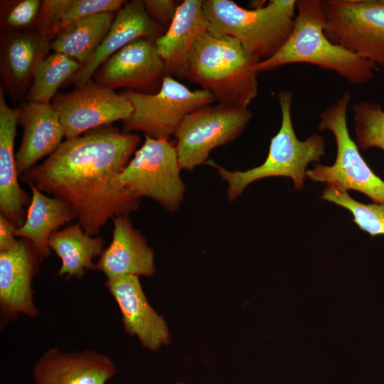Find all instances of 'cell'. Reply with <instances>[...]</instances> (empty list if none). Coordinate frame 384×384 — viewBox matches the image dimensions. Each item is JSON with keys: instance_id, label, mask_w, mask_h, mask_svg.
<instances>
[{"instance_id": "4", "label": "cell", "mask_w": 384, "mask_h": 384, "mask_svg": "<svg viewBox=\"0 0 384 384\" xmlns=\"http://www.w3.org/2000/svg\"><path fill=\"white\" fill-rule=\"evenodd\" d=\"M297 0H271L257 9H245L232 0H203L208 31L238 39L260 60L272 56L292 31Z\"/></svg>"}, {"instance_id": "28", "label": "cell", "mask_w": 384, "mask_h": 384, "mask_svg": "<svg viewBox=\"0 0 384 384\" xmlns=\"http://www.w3.org/2000/svg\"><path fill=\"white\" fill-rule=\"evenodd\" d=\"M123 0H69L52 33V41L64 28L85 17L105 12L117 13Z\"/></svg>"}, {"instance_id": "27", "label": "cell", "mask_w": 384, "mask_h": 384, "mask_svg": "<svg viewBox=\"0 0 384 384\" xmlns=\"http://www.w3.org/2000/svg\"><path fill=\"white\" fill-rule=\"evenodd\" d=\"M357 146L362 150L378 147L384 151V110L377 102L361 101L353 106Z\"/></svg>"}, {"instance_id": "8", "label": "cell", "mask_w": 384, "mask_h": 384, "mask_svg": "<svg viewBox=\"0 0 384 384\" xmlns=\"http://www.w3.org/2000/svg\"><path fill=\"white\" fill-rule=\"evenodd\" d=\"M181 170L176 147L169 139L145 136L143 144L118 180L138 197H149L166 210L175 212L186 192Z\"/></svg>"}, {"instance_id": "2", "label": "cell", "mask_w": 384, "mask_h": 384, "mask_svg": "<svg viewBox=\"0 0 384 384\" xmlns=\"http://www.w3.org/2000/svg\"><path fill=\"white\" fill-rule=\"evenodd\" d=\"M292 31L282 46L256 65L259 73L292 63H309L336 72L350 83L374 76L376 64L331 41L324 33V1L297 0Z\"/></svg>"}, {"instance_id": "23", "label": "cell", "mask_w": 384, "mask_h": 384, "mask_svg": "<svg viewBox=\"0 0 384 384\" xmlns=\"http://www.w3.org/2000/svg\"><path fill=\"white\" fill-rule=\"evenodd\" d=\"M48 245L62 260L58 275L66 279H80L87 270H95L92 260L104 250L102 237L87 234L79 223L54 232Z\"/></svg>"}, {"instance_id": "31", "label": "cell", "mask_w": 384, "mask_h": 384, "mask_svg": "<svg viewBox=\"0 0 384 384\" xmlns=\"http://www.w3.org/2000/svg\"><path fill=\"white\" fill-rule=\"evenodd\" d=\"M143 1L149 16L166 29L171 23L180 4L174 0H144Z\"/></svg>"}, {"instance_id": "29", "label": "cell", "mask_w": 384, "mask_h": 384, "mask_svg": "<svg viewBox=\"0 0 384 384\" xmlns=\"http://www.w3.org/2000/svg\"><path fill=\"white\" fill-rule=\"evenodd\" d=\"M42 1H8L1 7V25L4 31L34 30Z\"/></svg>"}, {"instance_id": "7", "label": "cell", "mask_w": 384, "mask_h": 384, "mask_svg": "<svg viewBox=\"0 0 384 384\" xmlns=\"http://www.w3.org/2000/svg\"><path fill=\"white\" fill-rule=\"evenodd\" d=\"M120 94L133 107L132 114L122 121L123 132H142L155 139H169L188 114L215 101L210 92L192 90L170 75L164 78L156 93L125 89Z\"/></svg>"}, {"instance_id": "6", "label": "cell", "mask_w": 384, "mask_h": 384, "mask_svg": "<svg viewBox=\"0 0 384 384\" xmlns=\"http://www.w3.org/2000/svg\"><path fill=\"white\" fill-rule=\"evenodd\" d=\"M351 96L350 92H345L321 112L318 129L333 134L336 156L332 165L316 164L307 170L306 177L314 182L326 183L341 192H361L373 203H384V181L368 166L349 134L347 112Z\"/></svg>"}, {"instance_id": "11", "label": "cell", "mask_w": 384, "mask_h": 384, "mask_svg": "<svg viewBox=\"0 0 384 384\" xmlns=\"http://www.w3.org/2000/svg\"><path fill=\"white\" fill-rule=\"evenodd\" d=\"M52 105L64 130L65 139L127 119L133 112L120 93L90 80L69 92L57 93Z\"/></svg>"}, {"instance_id": "25", "label": "cell", "mask_w": 384, "mask_h": 384, "mask_svg": "<svg viewBox=\"0 0 384 384\" xmlns=\"http://www.w3.org/2000/svg\"><path fill=\"white\" fill-rule=\"evenodd\" d=\"M82 68L75 60L53 53L39 63L26 96V101L50 103L58 89L66 83Z\"/></svg>"}, {"instance_id": "14", "label": "cell", "mask_w": 384, "mask_h": 384, "mask_svg": "<svg viewBox=\"0 0 384 384\" xmlns=\"http://www.w3.org/2000/svg\"><path fill=\"white\" fill-rule=\"evenodd\" d=\"M105 285L119 306L127 334L137 336L144 348L153 351L169 343L168 326L149 304L139 276L107 279Z\"/></svg>"}, {"instance_id": "3", "label": "cell", "mask_w": 384, "mask_h": 384, "mask_svg": "<svg viewBox=\"0 0 384 384\" xmlns=\"http://www.w3.org/2000/svg\"><path fill=\"white\" fill-rule=\"evenodd\" d=\"M260 61L238 39L208 31L191 48L186 78L219 104L247 108L258 92Z\"/></svg>"}, {"instance_id": "10", "label": "cell", "mask_w": 384, "mask_h": 384, "mask_svg": "<svg viewBox=\"0 0 384 384\" xmlns=\"http://www.w3.org/2000/svg\"><path fill=\"white\" fill-rule=\"evenodd\" d=\"M252 117L247 108L208 105L188 114L174 136L181 169L192 171L204 164L210 151L238 138Z\"/></svg>"}, {"instance_id": "13", "label": "cell", "mask_w": 384, "mask_h": 384, "mask_svg": "<svg viewBox=\"0 0 384 384\" xmlns=\"http://www.w3.org/2000/svg\"><path fill=\"white\" fill-rule=\"evenodd\" d=\"M43 257L23 238L12 249L0 252L1 325L18 314L35 318L38 309L33 300V279Z\"/></svg>"}, {"instance_id": "24", "label": "cell", "mask_w": 384, "mask_h": 384, "mask_svg": "<svg viewBox=\"0 0 384 384\" xmlns=\"http://www.w3.org/2000/svg\"><path fill=\"white\" fill-rule=\"evenodd\" d=\"M117 13L91 15L62 29L51 41L54 53L67 55L84 65L97 50Z\"/></svg>"}, {"instance_id": "30", "label": "cell", "mask_w": 384, "mask_h": 384, "mask_svg": "<svg viewBox=\"0 0 384 384\" xmlns=\"http://www.w3.org/2000/svg\"><path fill=\"white\" fill-rule=\"evenodd\" d=\"M69 0H43L35 29L52 41V33Z\"/></svg>"}, {"instance_id": "18", "label": "cell", "mask_w": 384, "mask_h": 384, "mask_svg": "<svg viewBox=\"0 0 384 384\" xmlns=\"http://www.w3.org/2000/svg\"><path fill=\"white\" fill-rule=\"evenodd\" d=\"M208 26L202 0H184L178 4L169 26L154 41L166 75L186 78L191 48Z\"/></svg>"}, {"instance_id": "20", "label": "cell", "mask_w": 384, "mask_h": 384, "mask_svg": "<svg viewBox=\"0 0 384 384\" xmlns=\"http://www.w3.org/2000/svg\"><path fill=\"white\" fill-rule=\"evenodd\" d=\"M18 124L23 130L16 154L20 174H25L41 158L50 155L65 135L58 115L50 103L23 101L19 107Z\"/></svg>"}, {"instance_id": "21", "label": "cell", "mask_w": 384, "mask_h": 384, "mask_svg": "<svg viewBox=\"0 0 384 384\" xmlns=\"http://www.w3.org/2000/svg\"><path fill=\"white\" fill-rule=\"evenodd\" d=\"M19 107H10L0 89V211L1 214L21 227L26 219L24 206L30 203L28 194L20 187L14 141L18 124Z\"/></svg>"}, {"instance_id": "32", "label": "cell", "mask_w": 384, "mask_h": 384, "mask_svg": "<svg viewBox=\"0 0 384 384\" xmlns=\"http://www.w3.org/2000/svg\"><path fill=\"white\" fill-rule=\"evenodd\" d=\"M17 227L0 214V252L8 251L18 243L16 239Z\"/></svg>"}, {"instance_id": "22", "label": "cell", "mask_w": 384, "mask_h": 384, "mask_svg": "<svg viewBox=\"0 0 384 384\" xmlns=\"http://www.w3.org/2000/svg\"><path fill=\"white\" fill-rule=\"evenodd\" d=\"M31 198L23 224L17 228L16 236L28 240L43 257L50 253V235L62 225L77 219L70 205L57 197H48L28 180Z\"/></svg>"}, {"instance_id": "15", "label": "cell", "mask_w": 384, "mask_h": 384, "mask_svg": "<svg viewBox=\"0 0 384 384\" xmlns=\"http://www.w3.org/2000/svg\"><path fill=\"white\" fill-rule=\"evenodd\" d=\"M107 355L94 350L62 351L50 348L33 365V384H105L117 373Z\"/></svg>"}, {"instance_id": "19", "label": "cell", "mask_w": 384, "mask_h": 384, "mask_svg": "<svg viewBox=\"0 0 384 384\" xmlns=\"http://www.w3.org/2000/svg\"><path fill=\"white\" fill-rule=\"evenodd\" d=\"M113 223L112 242L100 255L95 270L107 279L127 274L154 275V250L146 239L132 225L127 215L114 217Z\"/></svg>"}, {"instance_id": "9", "label": "cell", "mask_w": 384, "mask_h": 384, "mask_svg": "<svg viewBox=\"0 0 384 384\" xmlns=\"http://www.w3.org/2000/svg\"><path fill=\"white\" fill-rule=\"evenodd\" d=\"M324 13L331 41L384 66V0H324Z\"/></svg>"}, {"instance_id": "26", "label": "cell", "mask_w": 384, "mask_h": 384, "mask_svg": "<svg viewBox=\"0 0 384 384\" xmlns=\"http://www.w3.org/2000/svg\"><path fill=\"white\" fill-rule=\"evenodd\" d=\"M321 197L349 210L353 222L372 237L384 235V203H362L352 198L348 192H341L328 186Z\"/></svg>"}, {"instance_id": "16", "label": "cell", "mask_w": 384, "mask_h": 384, "mask_svg": "<svg viewBox=\"0 0 384 384\" xmlns=\"http://www.w3.org/2000/svg\"><path fill=\"white\" fill-rule=\"evenodd\" d=\"M1 81L14 100L26 97L39 63L51 41L37 30L4 31L0 41Z\"/></svg>"}, {"instance_id": "5", "label": "cell", "mask_w": 384, "mask_h": 384, "mask_svg": "<svg viewBox=\"0 0 384 384\" xmlns=\"http://www.w3.org/2000/svg\"><path fill=\"white\" fill-rule=\"evenodd\" d=\"M277 99L282 114L281 126L271 139L268 155L261 165L246 171H230L208 161L228 183L227 197L231 202L250 183L269 177L290 178L296 190L300 191L304 188L307 166L319 161L325 155L326 143L321 135L314 133L304 141L297 137L292 120V93L280 91Z\"/></svg>"}, {"instance_id": "12", "label": "cell", "mask_w": 384, "mask_h": 384, "mask_svg": "<svg viewBox=\"0 0 384 384\" xmlns=\"http://www.w3.org/2000/svg\"><path fill=\"white\" fill-rule=\"evenodd\" d=\"M165 76L164 65L154 41L139 38L109 57L92 78L97 83L113 90L126 87L154 94L160 89Z\"/></svg>"}, {"instance_id": "17", "label": "cell", "mask_w": 384, "mask_h": 384, "mask_svg": "<svg viewBox=\"0 0 384 384\" xmlns=\"http://www.w3.org/2000/svg\"><path fill=\"white\" fill-rule=\"evenodd\" d=\"M166 31L149 16L142 0L126 1L97 50L66 83L75 87L85 84L109 57L125 46L139 38L155 41Z\"/></svg>"}, {"instance_id": "1", "label": "cell", "mask_w": 384, "mask_h": 384, "mask_svg": "<svg viewBox=\"0 0 384 384\" xmlns=\"http://www.w3.org/2000/svg\"><path fill=\"white\" fill-rule=\"evenodd\" d=\"M140 140L110 125L90 130L62 142L24 180L68 203L83 230L95 236L109 219L128 215L140 205L141 198L118 180Z\"/></svg>"}]
</instances>
